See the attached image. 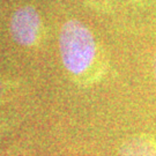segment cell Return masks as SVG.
I'll list each match as a JSON object with an SVG mask.
<instances>
[{"instance_id":"1","label":"cell","mask_w":156,"mask_h":156,"mask_svg":"<svg viewBox=\"0 0 156 156\" xmlns=\"http://www.w3.org/2000/svg\"><path fill=\"white\" fill-rule=\"evenodd\" d=\"M59 50L65 68L80 75L93 65L97 49L89 29L79 20H69L59 34Z\"/></svg>"},{"instance_id":"2","label":"cell","mask_w":156,"mask_h":156,"mask_svg":"<svg viewBox=\"0 0 156 156\" xmlns=\"http://www.w3.org/2000/svg\"><path fill=\"white\" fill-rule=\"evenodd\" d=\"M41 19L31 6H23L14 12L11 19V35L13 39L23 46L35 43L38 35Z\"/></svg>"},{"instance_id":"3","label":"cell","mask_w":156,"mask_h":156,"mask_svg":"<svg viewBox=\"0 0 156 156\" xmlns=\"http://www.w3.org/2000/svg\"><path fill=\"white\" fill-rule=\"evenodd\" d=\"M120 156H156V139L151 135H135L124 142Z\"/></svg>"},{"instance_id":"4","label":"cell","mask_w":156,"mask_h":156,"mask_svg":"<svg viewBox=\"0 0 156 156\" xmlns=\"http://www.w3.org/2000/svg\"><path fill=\"white\" fill-rule=\"evenodd\" d=\"M153 69H154V75H155V81H156V53L154 57V62H153Z\"/></svg>"},{"instance_id":"5","label":"cell","mask_w":156,"mask_h":156,"mask_svg":"<svg viewBox=\"0 0 156 156\" xmlns=\"http://www.w3.org/2000/svg\"><path fill=\"white\" fill-rule=\"evenodd\" d=\"M0 91H1V86H0Z\"/></svg>"}]
</instances>
